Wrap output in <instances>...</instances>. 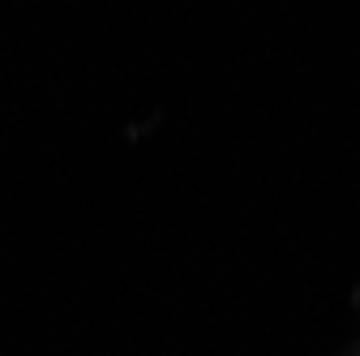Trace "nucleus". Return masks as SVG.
Instances as JSON below:
<instances>
[]
</instances>
